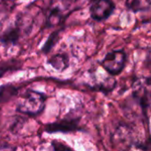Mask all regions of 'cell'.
<instances>
[{
  "mask_svg": "<svg viewBox=\"0 0 151 151\" xmlns=\"http://www.w3.org/2000/svg\"><path fill=\"white\" fill-rule=\"evenodd\" d=\"M63 28L61 29H58L52 33H50V35L48 36L45 43L43 44L42 48V52L43 54H48L51 51V50L55 47V45L58 43V42L60 39V34L62 33Z\"/></svg>",
  "mask_w": 151,
  "mask_h": 151,
  "instance_id": "cell-11",
  "label": "cell"
},
{
  "mask_svg": "<svg viewBox=\"0 0 151 151\" xmlns=\"http://www.w3.org/2000/svg\"><path fill=\"white\" fill-rule=\"evenodd\" d=\"M64 19L62 11L59 7L56 6L50 10L45 19V28H50L61 24Z\"/></svg>",
  "mask_w": 151,
  "mask_h": 151,
  "instance_id": "cell-8",
  "label": "cell"
},
{
  "mask_svg": "<svg viewBox=\"0 0 151 151\" xmlns=\"http://www.w3.org/2000/svg\"><path fill=\"white\" fill-rule=\"evenodd\" d=\"M13 7H14V4L12 3L10 0L0 1V26L7 19Z\"/></svg>",
  "mask_w": 151,
  "mask_h": 151,
  "instance_id": "cell-13",
  "label": "cell"
},
{
  "mask_svg": "<svg viewBox=\"0 0 151 151\" xmlns=\"http://www.w3.org/2000/svg\"><path fill=\"white\" fill-rule=\"evenodd\" d=\"M132 97L141 108L142 115L149 126L150 108V78H140L134 81Z\"/></svg>",
  "mask_w": 151,
  "mask_h": 151,
  "instance_id": "cell-2",
  "label": "cell"
},
{
  "mask_svg": "<svg viewBox=\"0 0 151 151\" xmlns=\"http://www.w3.org/2000/svg\"><path fill=\"white\" fill-rule=\"evenodd\" d=\"M116 86H117V81L112 76H111V77L105 78L101 83H99L98 85H96L93 88L96 90L100 91L104 95H108L114 90Z\"/></svg>",
  "mask_w": 151,
  "mask_h": 151,
  "instance_id": "cell-12",
  "label": "cell"
},
{
  "mask_svg": "<svg viewBox=\"0 0 151 151\" xmlns=\"http://www.w3.org/2000/svg\"><path fill=\"white\" fill-rule=\"evenodd\" d=\"M45 105L46 96L43 93L28 89L19 96L16 105V111L27 116L36 117L44 111Z\"/></svg>",
  "mask_w": 151,
  "mask_h": 151,
  "instance_id": "cell-1",
  "label": "cell"
},
{
  "mask_svg": "<svg viewBox=\"0 0 151 151\" xmlns=\"http://www.w3.org/2000/svg\"><path fill=\"white\" fill-rule=\"evenodd\" d=\"M18 91H19V88L12 84L1 85L0 86V106L7 103L13 96H15L18 94Z\"/></svg>",
  "mask_w": 151,
  "mask_h": 151,
  "instance_id": "cell-9",
  "label": "cell"
},
{
  "mask_svg": "<svg viewBox=\"0 0 151 151\" xmlns=\"http://www.w3.org/2000/svg\"><path fill=\"white\" fill-rule=\"evenodd\" d=\"M127 62V54L124 50H115L108 52L100 62L102 67L111 76L121 73Z\"/></svg>",
  "mask_w": 151,
  "mask_h": 151,
  "instance_id": "cell-3",
  "label": "cell"
},
{
  "mask_svg": "<svg viewBox=\"0 0 151 151\" xmlns=\"http://www.w3.org/2000/svg\"><path fill=\"white\" fill-rule=\"evenodd\" d=\"M91 3L89 13L91 18L96 21L106 20L116 9L115 3L112 0H93Z\"/></svg>",
  "mask_w": 151,
  "mask_h": 151,
  "instance_id": "cell-5",
  "label": "cell"
},
{
  "mask_svg": "<svg viewBox=\"0 0 151 151\" xmlns=\"http://www.w3.org/2000/svg\"><path fill=\"white\" fill-rule=\"evenodd\" d=\"M22 30V26L16 19L14 26H9L0 34V42L4 47L16 45L21 36Z\"/></svg>",
  "mask_w": 151,
  "mask_h": 151,
  "instance_id": "cell-6",
  "label": "cell"
},
{
  "mask_svg": "<svg viewBox=\"0 0 151 151\" xmlns=\"http://www.w3.org/2000/svg\"><path fill=\"white\" fill-rule=\"evenodd\" d=\"M82 131L80 126V117L68 114L67 117L58 119L55 122L47 124L44 127V132L48 134L63 133L69 134L73 132Z\"/></svg>",
  "mask_w": 151,
  "mask_h": 151,
  "instance_id": "cell-4",
  "label": "cell"
},
{
  "mask_svg": "<svg viewBox=\"0 0 151 151\" xmlns=\"http://www.w3.org/2000/svg\"><path fill=\"white\" fill-rule=\"evenodd\" d=\"M69 1H70V2H73V3H74V2H77V1H79V0H69Z\"/></svg>",
  "mask_w": 151,
  "mask_h": 151,
  "instance_id": "cell-16",
  "label": "cell"
},
{
  "mask_svg": "<svg viewBox=\"0 0 151 151\" xmlns=\"http://www.w3.org/2000/svg\"><path fill=\"white\" fill-rule=\"evenodd\" d=\"M90 1H93V0H90Z\"/></svg>",
  "mask_w": 151,
  "mask_h": 151,
  "instance_id": "cell-17",
  "label": "cell"
},
{
  "mask_svg": "<svg viewBox=\"0 0 151 151\" xmlns=\"http://www.w3.org/2000/svg\"><path fill=\"white\" fill-rule=\"evenodd\" d=\"M21 64L16 59H12L10 61L0 63V78L4 76L7 72H12L20 69Z\"/></svg>",
  "mask_w": 151,
  "mask_h": 151,
  "instance_id": "cell-14",
  "label": "cell"
},
{
  "mask_svg": "<svg viewBox=\"0 0 151 151\" xmlns=\"http://www.w3.org/2000/svg\"><path fill=\"white\" fill-rule=\"evenodd\" d=\"M48 64L50 65L55 70L59 72H64L69 67L70 59L65 53H58L53 55L48 59Z\"/></svg>",
  "mask_w": 151,
  "mask_h": 151,
  "instance_id": "cell-7",
  "label": "cell"
},
{
  "mask_svg": "<svg viewBox=\"0 0 151 151\" xmlns=\"http://www.w3.org/2000/svg\"><path fill=\"white\" fill-rule=\"evenodd\" d=\"M151 0H126L127 9L133 12H146L150 9Z\"/></svg>",
  "mask_w": 151,
  "mask_h": 151,
  "instance_id": "cell-10",
  "label": "cell"
},
{
  "mask_svg": "<svg viewBox=\"0 0 151 151\" xmlns=\"http://www.w3.org/2000/svg\"><path fill=\"white\" fill-rule=\"evenodd\" d=\"M51 147L54 150H73L68 145L61 142H58V141H53L51 142Z\"/></svg>",
  "mask_w": 151,
  "mask_h": 151,
  "instance_id": "cell-15",
  "label": "cell"
}]
</instances>
